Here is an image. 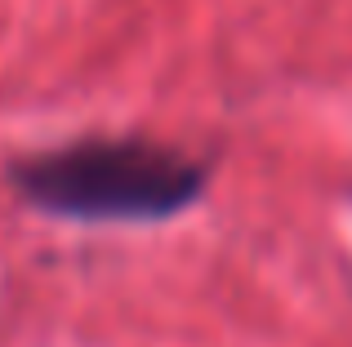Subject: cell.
<instances>
[{
  "label": "cell",
  "instance_id": "obj_1",
  "mask_svg": "<svg viewBox=\"0 0 352 347\" xmlns=\"http://www.w3.org/2000/svg\"><path fill=\"white\" fill-rule=\"evenodd\" d=\"M32 209L72 223H165L197 205L206 169L179 147L143 139H85L9 169Z\"/></svg>",
  "mask_w": 352,
  "mask_h": 347
}]
</instances>
